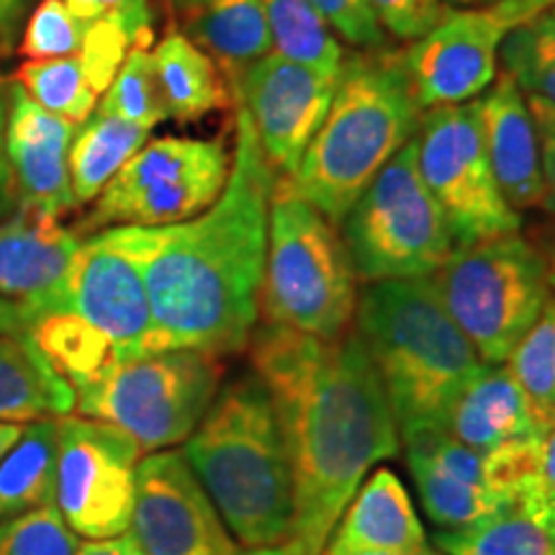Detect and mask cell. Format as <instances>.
<instances>
[{
  "mask_svg": "<svg viewBox=\"0 0 555 555\" xmlns=\"http://www.w3.org/2000/svg\"><path fill=\"white\" fill-rule=\"evenodd\" d=\"M240 555H298L294 547L288 543H281V545H262V547H247L245 553L240 551Z\"/></svg>",
  "mask_w": 555,
  "mask_h": 555,
  "instance_id": "47",
  "label": "cell"
},
{
  "mask_svg": "<svg viewBox=\"0 0 555 555\" xmlns=\"http://www.w3.org/2000/svg\"><path fill=\"white\" fill-rule=\"evenodd\" d=\"M75 555H147L139 547L131 535L108 538V540H88L86 545L78 547Z\"/></svg>",
  "mask_w": 555,
  "mask_h": 555,
  "instance_id": "42",
  "label": "cell"
},
{
  "mask_svg": "<svg viewBox=\"0 0 555 555\" xmlns=\"http://www.w3.org/2000/svg\"><path fill=\"white\" fill-rule=\"evenodd\" d=\"M247 347L288 450V545L298 555H322L365 476L397 457L399 425L356 330L330 343L262 322Z\"/></svg>",
  "mask_w": 555,
  "mask_h": 555,
  "instance_id": "1",
  "label": "cell"
},
{
  "mask_svg": "<svg viewBox=\"0 0 555 555\" xmlns=\"http://www.w3.org/2000/svg\"><path fill=\"white\" fill-rule=\"evenodd\" d=\"M13 82L41 108L78 127L99 106V93L78 57L29 60L16 69Z\"/></svg>",
  "mask_w": 555,
  "mask_h": 555,
  "instance_id": "30",
  "label": "cell"
},
{
  "mask_svg": "<svg viewBox=\"0 0 555 555\" xmlns=\"http://www.w3.org/2000/svg\"><path fill=\"white\" fill-rule=\"evenodd\" d=\"M147 137L150 129L111 116L95 106L69 144V180L78 206L93 204L111 178L147 144Z\"/></svg>",
  "mask_w": 555,
  "mask_h": 555,
  "instance_id": "27",
  "label": "cell"
},
{
  "mask_svg": "<svg viewBox=\"0 0 555 555\" xmlns=\"http://www.w3.org/2000/svg\"><path fill=\"white\" fill-rule=\"evenodd\" d=\"M553 5L555 0H504L476 9H448L425 37L401 52L420 106H453L481 95L496 80L506 34Z\"/></svg>",
  "mask_w": 555,
  "mask_h": 555,
  "instance_id": "12",
  "label": "cell"
},
{
  "mask_svg": "<svg viewBox=\"0 0 555 555\" xmlns=\"http://www.w3.org/2000/svg\"><path fill=\"white\" fill-rule=\"evenodd\" d=\"M224 365L204 350H165L108 367L75 388V412L119 427L142 453L185 442L217 399Z\"/></svg>",
  "mask_w": 555,
  "mask_h": 555,
  "instance_id": "8",
  "label": "cell"
},
{
  "mask_svg": "<svg viewBox=\"0 0 555 555\" xmlns=\"http://www.w3.org/2000/svg\"><path fill=\"white\" fill-rule=\"evenodd\" d=\"M21 429H24V425H18V422H0V457L9 453L13 442L18 440Z\"/></svg>",
  "mask_w": 555,
  "mask_h": 555,
  "instance_id": "46",
  "label": "cell"
},
{
  "mask_svg": "<svg viewBox=\"0 0 555 555\" xmlns=\"http://www.w3.org/2000/svg\"><path fill=\"white\" fill-rule=\"evenodd\" d=\"M232 152L224 137H159L144 144L93 201L78 234L111 227H168L206 211L224 191Z\"/></svg>",
  "mask_w": 555,
  "mask_h": 555,
  "instance_id": "10",
  "label": "cell"
},
{
  "mask_svg": "<svg viewBox=\"0 0 555 555\" xmlns=\"http://www.w3.org/2000/svg\"><path fill=\"white\" fill-rule=\"evenodd\" d=\"M309 3L327 21L330 29L337 31L339 39H345L356 50L371 52L384 47L386 31L367 0H309Z\"/></svg>",
  "mask_w": 555,
  "mask_h": 555,
  "instance_id": "36",
  "label": "cell"
},
{
  "mask_svg": "<svg viewBox=\"0 0 555 555\" xmlns=\"http://www.w3.org/2000/svg\"><path fill=\"white\" fill-rule=\"evenodd\" d=\"M339 227L363 283L427 278L450 258L455 242L446 214L422 180L416 137L388 159Z\"/></svg>",
  "mask_w": 555,
  "mask_h": 555,
  "instance_id": "9",
  "label": "cell"
},
{
  "mask_svg": "<svg viewBox=\"0 0 555 555\" xmlns=\"http://www.w3.org/2000/svg\"><path fill=\"white\" fill-rule=\"evenodd\" d=\"M80 245L78 229L39 208L18 204L0 219V298L18 309L24 327L60 307Z\"/></svg>",
  "mask_w": 555,
  "mask_h": 555,
  "instance_id": "17",
  "label": "cell"
},
{
  "mask_svg": "<svg viewBox=\"0 0 555 555\" xmlns=\"http://www.w3.org/2000/svg\"><path fill=\"white\" fill-rule=\"evenodd\" d=\"M183 457L242 547L288 543L291 461L273 399L255 373L219 388Z\"/></svg>",
  "mask_w": 555,
  "mask_h": 555,
  "instance_id": "3",
  "label": "cell"
},
{
  "mask_svg": "<svg viewBox=\"0 0 555 555\" xmlns=\"http://www.w3.org/2000/svg\"><path fill=\"white\" fill-rule=\"evenodd\" d=\"M499 62L525 95L555 108V16L551 11L527 18L506 34Z\"/></svg>",
  "mask_w": 555,
  "mask_h": 555,
  "instance_id": "32",
  "label": "cell"
},
{
  "mask_svg": "<svg viewBox=\"0 0 555 555\" xmlns=\"http://www.w3.org/2000/svg\"><path fill=\"white\" fill-rule=\"evenodd\" d=\"M234 103L247 111L262 155L278 178H291L332 106L337 78L268 52L232 82Z\"/></svg>",
  "mask_w": 555,
  "mask_h": 555,
  "instance_id": "15",
  "label": "cell"
},
{
  "mask_svg": "<svg viewBox=\"0 0 555 555\" xmlns=\"http://www.w3.org/2000/svg\"><path fill=\"white\" fill-rule=\"evenodd\" d=\"M273 52L339 78L345 50L309 0H258Z\"/></svg>",
  "mask_w": 555,
  "mask_h": 555,
  "instance_id": "29",
  "label": "cell"
},
{
  "mask_svg": "<svg viewBox=\"0 0 555 555\" xmlns=\"http://www.w3.org/2000/svg\"><path fill=\"white\" fill-rule=\"evenodd\" d=\"M99 108L150 131L168 119L150 47H131Z\"/></svg>",
  "mask_w": 555,
  "mask_h": 555,
  "instance_id": "33",
  "label": "cell"
},
{
  "mask_svg": "<svg viewBox=\"0 0 555 555\" xmlns=\"http://www.w3.org/2000/svg\"><path fill=\"white\" fill-rule=\"evenodd\" d=\"M494 5V3H504V0H470V5Z\"/></svg>",
  "mask_w": 555,
  "mask_h": 555,
  "instance_id": "50",
  "label": "cell"
},
{
  "mask_svg": "<svg viewBox=\"0 0 555 555\" xmlns=\"http://www.w3.org/2000/svg\"><path fill=\"white\" fill-rule=\"evenodd\" d=\"M427 278L483 363H504L553 296L545 255L519 232L455 247Z\"/></svg>",
  "mask_w": 555,
  "mask_h": 555,
  "instance_id": "7",
  "label": "cell"
},
{
  "mask_svg": "<svg viewBox=\"0 0 555 555\" xmlns=\"http://www.w3.org/2000/svg\"><path fill=\"white\" fill-rule=\"evenodd\" d=\"M0 332H26L18 309L5 298H0Z\"/></svg>",
  "mask_w": 555,
  "mask_h": 555,
  "instance_id": "45",
  "label": "cell"
},
{
  "mask_svg": "<svg viewBox=\"0 0 555 555\" xmlns=\"http://www.w3.org/2000/svg\"><path fill=\"white\" fill-rule=\"evenodd\" d=\"M517 504L555 538V425L543 433L535 474L519 491Z\"/></svg>",
  "mask_w": 555,
  "mask_h": 555,
  "instance_id": "39",
  "label": "cell"
},
{
  "mask_svg": "<svg viewBox=\"0 0 555 555\" xmlns=\"http://www.w3.org/2000/svg\"><path fill=\"white\" fill-rule=\"evenodd\" d=\"M180 18L185 37L219 62L229 82L273 50L258 0H185Z\"/></svg>",
  "mask_w": 555,
  "mask_h": 555,
  "instance_id": "23",
  "label": "cell"
},
{
  "mask_svg": "<svg viewBox=\"0 0 555 555\" xmlns=\"http://www.w3.org/2000/svg\"><path fill=\"white\" fill-rule=\"evenodd\" d=\"M322 555H446L440 553L437 547H420V551H409V553H393V551H350V547H339V545H332L327 543L324 547Z\"/></svg>",
  "mask_w": 555,
  "mask_h": 555,
  "instance_id": "44",
  "label": "cell"
},
{
  "mask_svg": "<svg viewBox=\"0 0 555 555\" xmlns=\"http://www.w3.org/2000/svg\"><path fill=\"white\" fill-rule=\"evenodd\" d=\"M483 147L491 172L506 204L515 211L540 206L543 172H540V142L527 95L509 75L496 80L478 99Z\"/></svg>",
  "mask_w": 555,
  "mask_h": 555,
  "instance_id": "20",
  "label": "cell"
},
{
  "mask_svg": "<svg viewBox=\"0 0 555 555\" xmlns=\"http://www.w3.org/2000/svg\"><path fill=\"white\" fill-rule=\"evenodd\" d=\"M75 16L86 21H114L127 34L131 47H150L152 13L150 0H62Z\"/></svg>",
  "mask_w": 555,
  "mask_h": 555,
  "instance_id": "37",
  "label": "cell"
},
{
  "mask_svg": "<svg viewBox=\"0 0 555 555\" xmlns=\"http://www.w3.org/2000/svg\"><path fill=\"white\" fill-rule=\"evenodd\" d=\"M504 365L522 388L538 425L551 427L555 420V296H551Z\"/></svg>",
  "mask_w": 555,
  "mask_h": 555,
  "instance_id": "31",
  "label": "cell"
},
{
  "mask_svg": "<svg viewBox=\"0 0 555 555\" xmlns=\"http://www.w3.org/2000/svg\"><path fill=\"white\" fill-rule=\"evenodd\" d=\"M551 13H553V16H555V5H553V9H551Z\"/></svg>",
  "mask_w": 555,
  "mask_h": 555,
  "instance_id": "53",
  "label": "cell"
},
{
  "mask_svg": "<svg viewBox=\"0 0 555 555\" xmlns=\"http://www.w3.org/2000/svg\"><path fill=\"white\" fill-rule=\"evenodd\" d=\"M401 442L422 509L440 530L470 525L515 504L491 481L489 457L457 442L442 427L416 429Z\"/></svg>",
  "mask_w": 555,
  "mask_h": 555,
  "instance_id": "18",
  "label": "cell"
},
{
  "mask_svg": "<svg viewBox=\"0 0 555 555\" xmlns=\"http://www.w3.org/2000/svg\"><path fill=\"white\" fill-rule=\"evenodd\" d=\"M9 50H11V47L5 44V41H0V57H3V54H9Z\"/></svg>",
  "mask_w": 555,
  "mask_h": 555,
  "instance_id": "51",
  "label": "cell"
},
{
  "mask_svg": "<svg viewBox=\"0 0 555 555\" xmlns=\"http://www.w3.org/2000/svg\"><path fill=\"white\" fill-rule=\"evenodd\" d=\"M5 127H9V82L0 73V219L9 217L16 208V180L9 163V152H5Z\"/></svg>",
  "mask_w": 555,
  "mask_h": 555,
  "instance_id": "41",
  "label": "cell"
},
{
  "mask_svg": "<svg viewBox=\"0 0 555 555\" xmlns=\"http://www.w3.org/2000/svg\"><path fill=\"white\" fill-rule=\"evenodd\" d=\"M142 457L137 442L119 427L80 414L60 416L54 506L75 535L86 540L127 535Z\"/></svg>",
  "mask_w": 555,
  "mask_h": 555,
  "instance_id": "13",
  "label": "cell"
},
{
  "mask_svg": "<svg viewBox=\"0 0 555 555\" xmlns=\"http://www.w3.org/2000/svg\"><path fill=\"white\" fill-rule=\"evenodd\" d=\"M435 545L446 555H555V538L519 504L470 525L437 530Z\"/></svg>",
  "mask_w": 555,
  "mask_h": 555,
  "instance_id": "28",
  "label": "cell"
},
{
  "mask_svg": "<svg viewBox=\"0 0 555 555\" xmlns=\"http://www.w3.org/2000/svg\"><path fill=\"white\" fill-rule=\"evenodd\" d=\"M530 114L535 119L538 142H540V172H543V198L540 208L555 217V108L545 101L527 95Z\"/></svg>",
  "mask_w": 555,
  "mask_h": 555,
  "instance_id": "40",
  "label": "cell"
},
{
  "mask_svg": "<svg viewBox=\"0 0 555 555\" xmlns=\"http://www.w3.org/2000/svg\"><path fill=\"white\" fill-rule=\"evenodd\" d=\"M416 165L446 214L455 247L519 232L522 217L504 201L486 157L478 101L435 106L422 114Z\"/></svg>",
  "mask_w": 555,
  "mask_h": 555,
  "instance_id": "11",
  "label": "cell"
},
{
  "mask_svg": "<svg viewBox=\"0 0 555 555\" xmlns=\"http://www.w3.org/2000/svg\"><path fill=\"white\" fill-rule=\"evenodd\" d=\"M384 31L397 39L414 41L446 16V0H367Z\"/></svg>",
  "mask_w": 555,
  "mask_h": 555,
  "instance_id": "38",
  "label": "cell"
},
{
  "mask_svg": "<svg viewBox=\"0 0 555 555\" xmlns=\"http://www.w3.org/2000/svg\"><path fill=\"white\" fill-rule=\"evenodd\" d=\"M78 547L80 538L54 504L0 519V555H75Z\"/></svg>",
  "mask_w": 555,
  "mask_h": 555,
  "instance_id": "35",
  "label": "cell"
},
{
  "mask_svg": "<svg viewBox=\"0 0 555 555\" xmlns=\"http://www.w3.org/2000/svg\"><path fill=\"white\" fill-rule=\"evenodd\" d=\"M54 311H69L106 339L116 363L157 352L142 273L106 229L82 240L62 291V304Z\"/></svg>",
  "mask_w": 555,
  "mask_h": 555,
  "instance_id": "16",
  "label": "cell"
},
{
  "mask_svg": "<svg viewBox=\"0 0 555 555\" xmlns=\"http://www.w3.org/2000/svg\"><path fill=\"white\" fill-rule=\"evenodd\" d=\"M90 21L75 16L62 0H41L26 21L18 52L26 60L75 57L86 44Z\"/></svg>",
  "mask_w": 555,
  "mask_h": 555,
  "instance_id": "34",
  "label": "cell"
},
{
  "mask_svg": "<svg viewBox=\"0 0 555 555\" xmlns=\"http://www.w3.org/2000/svg\"><path fill=\"white\" fill-rule=\"evenodd\" d=\"M75 412V391L41 356L29 332H0V422Z\"/></svg>",
  "mask_w": 555,
  "mask_h": 555,
  "instance_id": "24",
  "label": "cell"
},
{
  "mask_svg": "<svg viewBox=\"0 0 555 555\" xmlns=\"http://www.w3.org/2000/svg\"><path fill=\"white\" fill-rule=\"evenodd\" d=\"M330 543L350 551L409 553L427 545V532L404 481L391 468H378L345 506Z\"/></svg>",
  "mask_w": 555,
  "mask_h": 555,
  "instance_id": "22",
  "label": "cell"
},
{
  "mask_svg": "<svg viewBox=\"0 0 555 555\" xmlns=\"http://www.w3.org/2000/svg\"><path fill=\"white\" fill-rule=\"evenodd\" d=\"M75 131L78 124L50 114L18 82H9L5 152L21 206L39 208L57 219L78 206L69 180V144Z\"/></svg>",
  "mask_w": 555,
  "mask_h": 555,
  "instance_id": "19",
  "label": "cell"
},
{
  "mask_svg": "<svg viewBox=\"0 0 555 555\" xmlns=\"http://www.w3.org/2000/svg\"><path fill=\"white\" fill-rule=\"evenodd\" d=\"M57 457L60 416L24 422L18 440L0 457V519L54 504Z\"/></svg>",
  "mask_w": 555,
  "mask_h": 555,
  "instance_id": "25",
  "label": "cell"
},
{
  "mask_svg": "<svg viewBox=\"0 0 555 555\" xmlns=\"http://www.w3.org/2000/svg\"><path fill=\"white\" fill-rule=\"evenodd\" d=\"M553 425H555V420H553Z\"/></svg>",
  "mask_w": 555,
  "mask_h": 555,
  "instance_id": "54",
  "label": "cell"
},
{
  "mask_svg": "<svg viewBox=\"0 0 555 555\" xmlns=\"http://www.w3.org/2000/svg\"><path fill=\"white\" fill-rule=\"evenodd\" d=\"M127 535L147 555H240L211 496L172 448L139 461Z\"/></svg>",
  "mask_w": 555,
  "mask_h": 555,
  "instance_id": "14",
  "label": "cell"
},
{
  "mask_svg": "<svg viewBox=\"0 0 555 555\" xmlns=\"http://www.w3.org/2000/svg\"><path fill=\"white\" fill-rule=\"evenodd\" d=\"M450 5H470V0H448Z\"/></svg>",
  "mask_w": 555,
  "mask_h": 555,
  "instance_id": "52",
  "label": "cell"
},
{
  "mask_svg": "<svg viewBox=\"0 0 555 555\" xmlns=\"http://www.w3.org/2000/svg\"><path fill=\"white\" fill-rule=\"evenodd\" d=\"M420 119L401 52L345 54L327 116L286 180L332 224H343L388 159L416 137Z\"/></svg>",
  "mask_w": 555,
  "mask_h": 555,
  "instance_id": "4",
  "label": "cell"
},
{
  "mask_svg": "<svg viewBox=\"0 0 555 555\" xmlns=\"http://www.w3.org/2000/svg\"><path fill=\"white\" fill-rule=\"evenodd\" d=\"M352 322L399 435L446 425L450 404L483 360L450 319L429 278L365 283Z\"/></svg>",
  "mask_w": 555,
  "mask_h": 555,
  "instance_id": "5",
  "label": "cell"
},
{
  "mask_svg": "<svg viewBox=\"0 0 555 555\" xmlns=\"http://www.w3.org/2000/svg\"><path fill=\"white\" fill-rule=\"evenodd\" d=\"M165 5H168V9L172 11V13H178L180 16V11H183V5H185V0H163Z\"/></svg>",
  "mask_w": 555,
  "mask_h": 555,
  "instance_id": "49",
  "label": "cell"
},
{
  "mask_svg": "<svg viewBox=\"0 0 555 555\" xmlns=\"http://www.w3.org/2000/svg\"><path fill=\"white\" fill-rule=\"evenodd\" d=\"M543 255H545V260H547V270H551V286L555 291V234H553L551 245H547V253H543Z\"/></svg>",
  "mask_w": 555,
  "mask_h": 555,
  "instance_id": "48",
  "label": "cell"
},
{
  "mask_svg": "<svg viewBox=\"0 0 555 555\" xmlns=\"http://www.w3.org/2000/svg\"><path fill=\"white\" fill-rule=\"evenodd\" d=\"M275 180L247 111L237 106L232 170L206 211L168 227L106 229L142 273L157 352L191 347L221 358L249 345L260 317Z\"/></svg>",
  "mask_w": 555,
  "mask_h": 555,
  "instance_id": "2",
  "label": "cell"
},
{
  "mask_svg": "<svg viewBox=\"0 0 555 555\" xmlns=\"http://www.w3.org/2000/svg\"><path fill=\"white\" fill-rule=\"evenodd\" d=\"M442 429L483 455L545 433L504 363H481L457 391Z\"/></svg>",
  "mask_w": 555,
  "mask_h": 555,
  "instance_id": "21",
  "label": "cell"
},
{
  "mask_svg": "<svg viewBox=\"0 0 555 555\" xmlns=\"http://www.w3.org/2000/svg\"><path fill=\"white\" fill-rule=\"evenodd\" d=\"M31 0H0V41L11 47L13 37H16L21 18L29 11Z\"/></svg>",
  "mask_w": 555,
  "mask_h": 555,
  "instance_id": "43",
  "label": "cell"
},
{
  "mask_svg": "<svg viewBox=\"0 0 555 555\" xmlns=\"http://www.w3.org/2000/svg\"><path fill=\"white\" fill-rule=\"evenodd\" d=\"M159 90L168 116L178 121H198L211 111L224 108L229 93L217 62L193 44L183 31H170L152 52Z\"/></svg>",
  "mask_w": 555,
  "mask_h": 555,
  "instance_id": "26",
  "label": "cell"
},
{
  "mask_svg": "<svg viewBox=\"0 0 555 555\" xmlns=\"http://www.w3.org/2000/svg\"><path fill=\"white\" fill-rule=\"evenodd\" d=\"M356 307L358 275L335 224L286 178H278L260 288L262 319L332 343L352 330Z\"/></svg>",
  "mask_w": 555,
  "mask_h": 555,
  "instance_id": "6",
  "label": "cell"
}]
</instances>
